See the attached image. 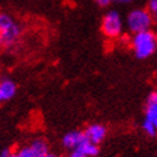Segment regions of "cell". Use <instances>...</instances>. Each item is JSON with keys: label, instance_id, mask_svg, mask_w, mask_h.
Returning a JSON list of instances; mask_svg holds the SVG:
<instances>
[{"label": "cell", "instance_id": "obj_17", "mask_svg": "<svg viewBox=\"0 0 157 157\" xmlns=\"http://www.w3.org/2000/svg\"><path fill=\"white\" fill-rule=\"evenodd\" d=\"M95 2H96L100 6H107L109 4L113 3V0H95Z\"/></svg>", "mask_w": 157, "mask_h": 157}, {"label": "cell", "instance_id": "obj_18", "mask_svg": "<svg viewBox=\"0 0 157 157\" xmlns=\"http://www.w3.org/2000/svg\"><path fill=\"white\" fill-rule=\"evenodd\" d=\"M119 2H120V3H125V4H127V3H132V2H134V0H119Z\"/></svg>", "mask_w": 157, "mask_h": 157}, {"label": "cell", "instance_id": "obj_20", "mask_svg": "<svg viewBox=\"0 0 157 157\" xmlns=\"http://www.w3.org/2000/svg\"><path fill=\"white\" fill-rule=\"evenodd\" d=\"M3 46V42H2V38H0V48H2Z\"/></svg>", "mask_w": 157, "mask_h": 157}, {"label": "cell", "instance_id": "obj_7", "mask_svg": "<svg viewBox=\"0 0 157 157\" xmlns=\"http://www.w3.org/2000/svg\"><path fill=\"white\" fill-rule=\"evenodd\" d=\"M17 93V84L9 78H2L0 79V104L12 100Z\"/></svg>", "mask_w": 157, "mask_h": 157}, {"label": "cell", "instance_id": "obj_3", "mask_svg": "<svg viewBox=\"0 0 157 157\" xmlns=\"http://www.w3.org/2000/svg\"><path fill=\"white\" fill-rule=\"evenodd\" d=\"M22 35L21 26L15 22L9 14L0 12V38L3 46L10 48L19 40Z\"/></svg>", "mask_w": 157, "mask_h": 157}, {"label": "cell", "instance_id": "obj_8", "mask_svg": "<svg viewBox=\"0 0 157 157\" xmlns=\"http://www.w3.org/2000/svg\"><path fill=\"white\" fill-rule=\"evenodd\" d=\"M29 146L32 147V150L35 151V153L37 155V157H45V156H48L50 153L49 144L42 138H37V139L32 140V143H31Z\"/></svg>", "mask_w": 157, "mask_h": 157}, {"label": "cell", "instance_id": "obj_14", "mask_svg": "<svg viewBox=\"0 0 157 157\" xmlns=\"http://www.w3.org/2000/svg\"><path fill=\"white\" fill-rule=\"evenodd\" d=\"M147 105H157V91L151 92L147 97Z\"/></svg>", "mask_w": 157, "mask_h": 157}, {"label": "cell", "instance_id": "obj_16", "mask_svg": "<svg viewBox=\"0 0 157 157\" xmlns=\"http://www.w3.org/2000/svg\"><path fill=\"white\" fill-rule=\"evenodd\" d=\"M69 157H87V156H86L84 153H82L81 151H78V150H74V151H72V152H70Z\"/></svg>", "mask_w": 157, "mask_h": 157}, {"label": "cell", "instance_id": "obj_6", "mask_svg": "<svg viewBox=\"0 0 157 157\" xmlns=\"http://www.w3.org/2000/svg\"><path fill=\"white\" fill-rule=\"evenodd\" d=\"M86 140V137H84V132H81V130H72L67 133V134L63 137L61 139V143L65 148L70 151H74L79 147L83 142Z\"/></svg>", "mask_w": 157, "mask_h": 157}, {"label": "cell", "instance_id": "obj_4", "mask_svg": "<svg viewBox=\"0 0 157 157\" xmlns=\"http://www.w3.org/2000/svg\"><path fill=\"white\" fill-rule=\"evenodd\" d=\"M123 29H124L123 18L117 12L110 10L102 17L101 31H102L105 37L110 38V40H115V38L123 35Z\"/></svg>", "mask_w": 157, "mask_h": 157}, {"label": "cell", "instance_id": "obj_15", "mask_svg": "<svg viewBox=\"0 0 157 157\" xmlns=\"http://www.w3.org/2000/svg\"><path fill=\"white\" fill-rule=\"evenodd\" d=\"M14 152L10 150V148H5V150H3L2 152H0V157H10Z\"/></svg>", "mask_w": 157, "mask_h": 157}, {"label": "cell", "instance_id": "obj_9", "mask_svg": "<svg viewBox=\"0 0 157 157\" xmlns=\"http://www.w3.org/2000/svg\"><path fill=\"white\" fill-rule=\"evenodd\" d=\"M78 151H81L82 153H84L87 157H95L98 155L100 152V148H98V144H95V143H92L90 142V140L86 139L84 142L77 148Z\"/></svg>", "mask_w": 157, "mask_h": 157}, {"label": "cell", "instance_id": "obj_5", "mask_svg": "<svg viewBox=\"0 0 157 157\" xmlns=\"http://www.w3.org/2000/svg\"><path fill=\"white\" fill-rule=\"evenodd\" d=\"M106 134H107V129L102 124H91L90 127H87L84 130L86 139L95 144H100L102 142Z\"/></svg>", "mask_w": 157, "mask_h": 157}, {"label": "cell", "instance_id": "obj_2", "mask_svg": "<svg viewBox=\"0 0 157 157\" xmlns=\"http://www.w3.org/2000/svg\"><path fill=\"white\" fill-rule=\"evenodd\" d=\"M153 15L148 9L137 8L128 13L125 23H127V28L129 29V32L136 35L139 32H144V31H150L153 25Z\"/></svg>", "mask_w": 157, "mask_h": 157}, {"label": "cell", "instance_id": "obj_19", "mask_svg": "<svg viewBox=\"0 0 157 157\" xmlns=\"http://www.w3.org/2000/svg\"><path fill=\"white\" fill-rule=\"evenodd\" d=\"M45 157H58L56 155H54V153H49L48 156H45Z\"/></svg>", "mask_w": 157, "mask_h": 157}, {"label": "cell", "instance_id": "obj_11", "mask_svg": "<svg viewBox=\"0 0 157 157\" xmlns=\"http://www.w3.org/2000/svg\"><path fill=\"white\" fill-rule=\"evenodd\" d=\"M14 153H15V157H37V155L35 153L31 146H23Z\"/></svg>", "mask_w": 157, "mask_h": 157}, {"label": "cell", "instance_id": "obj_1", "mask_svg": "<svg viewBox=\"0 0 157 157\" xmlns=\"http://www.w3.org/2000/svg\"><path fill=\"white\" fill-rule=\"evenodd\" d=\"M130 46L136 58L147 59L157 51V33L153 31H144L133 35L130 38Z\"/></svg>", "mask_w": 157, "mask_h": 157}, {"label": "cell", "instance_id": "obj_21", "mask_svg": "<svg viewBox=\"0 0 157 157\" xmlns=\"http://www.w3.org/2000/svg\"><path fill=\"white\" fill-rule=\"evenodd\" d=\"M113 2H119V0H113Z\"/></svg>", "mask_w": 157, "mask_h": 157}, {"label": "cell", "instance_id": "obj_10", "mask_svg": "<svg viewBox=\"0 0 157 157\" xmlns=\"http://www.w3.org/2000/svg\"><path fill=\"white\" fill-rule=\"evenodd\" d=\"M144 119L152 123L157 128V105H147Z\"/></svg>", "mask_w": 157, "mask_h": 157}, {"label": "cell", "instance_id": "obj_13", "mask_svg": "<svg viewBox=\"0 0 157 157\" xmlns=\"http://www.w3.org/2000/svg\"><path fill=\"white\" fill-rule=\"evenodd\" d=\"M148 10L153 15V18L157 21V0H148Z\"/></svg>", "mask_w": 157, "mask_h": 157}, {"label": "cell", "instance_id": "obj_12", "mask_svg": "<svg viewBox=\"0 0 157 157\" xmlns=\"http://www.w3.org/2000/svg\"><path fill=\"white\" fill-rule=\"evenodd\" d=\"M142 129H143V132L146 133L148 137H156L157 136V128L155 127L152 123H150V121L146 120V119L142 123Z\"/></svg>", "mask_w": 157, "mask_h": 157}]
</instances>
